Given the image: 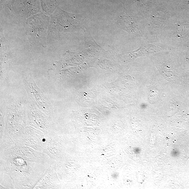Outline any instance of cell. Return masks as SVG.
<instances>
[{
    "label": "cell",
    "instance_id": "cell-1",
    "mask_svg": "<svg viewBox=\"0 0 189 189\" xmlns=\"http://www.w3.org/2000/svg\"><path fill=\"white\" fill-rule=\"evenodd\" d=\"M120 27L133 34H139L140 31L134 20L126 15H123L117 21Z\"/></svg>",
    "mask_w": 189,
    "mask_h": 189
},
{
    "label": "cell",
    "instance_id": "cell-2",
    "mask_svg": "<svg viewBox=\"0 0 189 189\" xmlns=\"http://www.w3.org/2000/svg\"><path fill=\"white\" fill-rule=\"evenodd\" d=\"M13 0H4V1H5L6 4H9V3H12V1Z\"/></svg>",
    "mask_w": 189,
    "mask_h": 189
}]
</instances>
